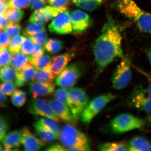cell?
<instances>
[{
  "mask_svg": "<svg viewBox=\"0 0 151 151\" xmlns=\"http://www.w3.org/2000/svg\"><path fill=\"white\" fill-rule=\"evenodd\" d=\"M80 66L77 63L67 65L55 78V84L59 87L69 89L74 86L82 75Z\"/></svg>",
  "mask_w": 151,
  "mask_h": 151,
  "instance_id": "9",
  "label": "cell"
},
{
  "mask_svg": "<svg viewBox=\"0 0 151 151\" xmlns=\"http://www.w3.org/2000/svg\"><path fill=\"white\" fill-rule=\"evenodd\" d=\"M127 145L129 151H151L150 142L141 136L133 137Z\"/></svg>",
  "mask_w": 151,
  "mask_h": 151,
  "instance_id": "21",
  "label": "cell"
},
{
  "mask_svg": "<svg viewBox=\"0 0 151 151\" xmlns=\"http://www.w3.org/2000/svg\"><path fill=\"white\" fill-rule=\"evenodd\" d=\"M114 5L121 14L134 22L141 31L151 33V14L141 8L134 0H116Z\"/></svg>",
  "mask_w": 151,
  "mask_h": 151,
  "instance_id": "2",
  "label": "cell"
},
{
  "mask_svg": "<svg viewBox=\"0 0 151 151\" xmlns=\"http://www.w3.org/2000/svg\"><path fill=\"white\" fill-rule=\"evenodd\" d=\"M54 93V98L55 99L69 107L67 89L59 87L55 90Z\"/></svg>",
  "mask_w": 151,
  "mask_h": 151,
  "instance_id": "35",
  "label": "cell"
},
{
  "mask_svg": "<svg viewBox=\"0 0 151 151\" xmlns=\"http://www.w3.org/2000/svg\"><path fill=\"white\" fill-rule=\"evenodd\" d=\"M93 52L97 65L96 76L102 73L115 59L124 56L120 30L109 15L94 43Z\"/></svg>",
  "mask_w": 151,
  "mask_h": 151,
  "instance_id": "1",
  "label": "cell"
},
{
  "mask_svg": "<svg viewBox=\"0 0 151 151\" xmlns=\"http://www.w3.org/2000/svg\"><path fill=\"white\" fill-rule=\"evenodd\" d=\"M48 101L53 112L60 120L68 123L75 121L70 109L67 106L54 97L49 99Z\"/></svg>",
  "mask_w": 151,
  "mask_h": 151,
  "instance_id": "16",
  "label": "cell"
},
{
  "mask_svg": "<svg viewBox=\"0 0 151 151\" xmlns=\"http://www.w3.org/2000/svg\"><path fill=\"white\" fill-rule=\"evenodd\" d=\"M50 4L53 7L67 11L70 6L69 0H48Z\"/></svg>",
  "mask_w": 151,
  "mask_h": 151,
  "instance_id": "41",
  "label": "cell"
},
{
  "mask_svg": "<svg viewBox=\"0 0 151 151\" xmlns=\"http://www.w3.org/2000/svg\"><path fill=\"white\" fill-rule=\"evenodd\" d=\"M17 71L9 65L0 67V81L2 82H14Z\"/></svg>",
  "mask_w": 151,
  "mask_h": 151,
  "instance_id": "25",
  "label": "cell"
},
{
  "mask_svg": "<svg viewBox=\"0 0 151 151\" xmlns=\"http://www.w3.org/2000/svg\"><path fill=\"white\" fill-rule=\"evenodd\" d=\"M9 4V8L24 9L29 6V0H10Z\"/></svg>",
  "mask_w": 151,
  "mask_h": 151,
  "instance_id": "42",
  "label": "cell"
},
{
  "mask_svg": "<svg viewBox=\"0 0 151 151\" xmlns=\"http://www.w3.org/2000/svg\"><path fill=\"white\" fill-rule=\"evenodd\" d=\"M122 58L112 77L113 87L118 90L127 86L132 78L131 57L129 55H124Z\"/></svg>",
  "mask_w": 151,
  "mask_h": 151,
  "instance_id": "7",
  "label": "cell"
},
{
  "mask_svg": "<svg viewBox=\"0 0 151 151\" xmlns=\"http://www.w3.org/2000/svg\"><path fill=\"white\" fill-rule=\"evenodd\" d=\"M48 1V0H47V1Z\"/></svg>",
  "mask_w": 151,
  "mask_h": 151,
  "instance_id": "56",
  "label": "cell"
},
{
  "mask_svg": "<svg viewBox=\"0 0 151 151\" xmlns=\"http://www.w3.org/2000/svg\"><path fill=\"white\" fill-rule=\"evenodd\" d=\"M22 145L24 150L28 151L40 150L45 146V143L34 134L29 128H22Z\"/></svg>",
  "mask_w": 151,
  "mask_h": 151,
  "instance_id": "13",
  "label": "cell"
},
{
  "mask_svg": "<svg viewBox=\"0 0 151 151\" xmlns=\"http://www.w3.org/2000/svg\"><path fill=\"white\" fill-rule=\"evenodd\" d=\"M37 69L29 62L20 71H17V75L14 83L17 87H22L35 81Z\"/></svg>",
  "mask_w": 151,
  "mask_h": 151,
  "instance_id": "17",
  "label": "cell"
},
{
  "mask_svg": "<svg viewBox=\"0 0 151 151\" xmlns=\"http://www.w3.org/2000/svg\"><path fill=\"white\" fill-rule=\"evenodd\" d=\"M11 38H13L20 35L22 31L21 26L17 23H9L8 25L4 29Z\"/></svg>",
  "mask_w": 151,
  "mask_h": 151,
  "instance_id": "36",
  "label": "cell"
},
{
  "mask_svg": "<svg viewBox=\"0 0 151 151\" xmlns=\"http://www.w3.org/2000/svg\"><path fill=\"white\" fill-rule=\"evenodd\" d=\"M22 129L8 132L1 141L5 150H10L20 146L22 145Z\"/></svg>",
  "mask_w": 151,
  "mask_h": 151,
  "instance_id": "18",
  "label": "cell"
},
{
  "mask_svg": "<svg viewBox=\"0 0 151 151\" xmlns=\"http://www.w3.org/2000/svg\"><path fill=\"white\" fill-rule=\"evenodd\" d=\"M11 40V37L6 32L0 29V50L8 48Z\"/></svg>",
  "mask_w": 151,
  "mask_h": 151,
  "instance_id": "43",
  "label": "cell"
},
{
  "mask_svg": "<svg viewBox=\"0 0 151 151\" xmlns=\"http://www.w3.org/2000/svg\"><path fill=\"white\" fill-rule=\"evenodd\" d=\"M9 127L8 120L4 116L0 115V142L8 133Z\"/></svg>",
  "mask_w": 151,
  "mask_h": 151,
  "instance_id": "39",
  "label": "cell"
},
{
  "mask_svg": "<svg viewBox=\"0 0 151 151\" xmlns=\"http://www.w3.org/2000/svg\"><path fill=\"white\" fill-rule=\"evenodd\" d=\"M46 151H64L66 150L65 147L61 144H54L51 145L45 149Z\"/></svg>",
  "mask_w": 151,
  "mask_h": 151,
  "instance_id": "47",
  "label": "cell"
},
{
  "mask_svg": "<svg viewBox=\"0 0 151 151\" xmlns=\"http://www.w3.org/2000/svg\"><path fill=\"white\" fill-rule=\"evenodd\" d=\"M48 28L51 32L58 35L71 33L73 29L69 12L67 10L60 13L53 19Z\"/></svg>",
  "mask_w": 151,
  "mask_h": 151,
  "instance_id": "11",
  "label": "cell"
},
{
  "mask_svg": "<svg viewBox=\"0 0 151 151\" xmlns=\"http://www.w3.org/2000/svg\"><path fill=\"white\" fill-rule=\"evenodd\" d=\"M27 110L34 116L52 119L58 122L60 120L54 114L48 101L40 98L30 100L27 105Z\"/></svg>",
  "mask_w": 151,
  "mask_h": 151,
  "instance_id": "10",
  "label": "cell"
},
{
  "mask_svg": "<svg viewBox=\"0 0 151 151\" xmlns=\"http://www.w3.org/2000/svg\"><path fill=\"white\" fill-rule=\"evenodd\" d=\"M8 99L0 88V107H5L7 106Z\"/></svg>",
  "mask_w": 151,
  "mask_h": 151,
  "instance_id": "48",
  "label": "cell"
},
{
  "mask_svg": "<svg viewBox=\"0 0 151 151\" xmlns=\"http://www.w3.org/2000/svg\"><path fill=\"white\" fill-rule=\"evenodd\" d=\"M32 58L22 52L21 51L12 54L11 65L17 72L20 71L29 63Z\"/></svg>",
  "mask_w": 151,
  "mask_h": 151,
  "instance_id": "22",
  "label": "cell"
},
{
  "mask_svg": "<svg viewBox=\"0 0 151 151\" xmlns=\"http://www.w3.org/2000/svg\"><path fill=\"white\" fill-rule=\"evenodd\" d=\"M106 0H82L74 4L76 6L88 11H93L99 8Z\"/></svg>",
  "mask_w": 151,
  "mask_h": 151,
  "instance_id": "27",
  "label": "cell"
},
{
  "mask_svg": "<svg viewBox=\"0 0 151 151\" xmlns=\"http://www.w3.org/2000/svg\"><path fill=\"white\" fill-rule=\"evenodd\" d=\"M8 1H10V0H8Z\"/></svg>",
  "mask_w": 151,
  "mask_h": 151,
  "instance_id": "55",
  "label": "cell"
},
{
  "mask_svg": "<svg viewBox=\"0 0 151 151\" xmlns=\"http://www.w3.org/2000/svg\"><path fill=\"white\" fill-rule=\"evenodd\" d=\"M10 99L15 107L20 108L23 106L27 101V94L23 90L17 89L11 96Z\"/></svg>",
  "mask_w": 151,
  "mask_h": 151,
  "instance_id": "28",
  "label": "cell"
},
{
  "mask_svg": "<svg viewBox=\"0 0 151 151\" xmlns=\"http://www.w3.org/2000/svg\"><path fill=\"white\" fill-rule=\"evenodd\" d=\"M73 29L76 33H81L86 31L90 22V17L83 11L75 10L70 14Z\"/></svg>",
  "mask_w": 151,
  "mask_h": 151,
  "instance_id": "15",
  "label": "cell"
},
{
  "mask_svg": "<svg viewBox=\"0 0 151 151\" xmlns=\"http://www.w3.org/2000/svg\"><path fill=\"white\" fill-rule=\"evenodd\" d=\"M23 31L25 36L29 37L31 36L40 32H45L46 27L44 24L37 23H29Z\"/></svg>",
  "mask_w": 151,
  "mask_h": 151,
  "instance_id": "32",
  "label": "cell"
},
{
  "mask_svg": "<svg viewBox=\"0 0 151 151\" xmlns=\"http://www.w3.org/2000/svg\"><path fill=\"white\" fill-rule=\"evenodd\" d=\"M28 90L32 97L35 99L54 93L55 85L53 83H42L34 81L28 83Z\"/></svg>",
  "mask_w": 151,
  "mask_h": 151,
  "instance_id": "14",
  "label": "cell"
},
{
  "mask_svg": "<svg viewBox=\"0 0 151 151\" xmlns=\"http://www.w3.org/2000/svg\"><path fill=\"white\" fill-rule=\"evenodd\" d=\"M147 121H148L151 124V114L148 115L146 117Z\"/></svg>",
  "mask_w": 151,
  "mask_h": 151,
  "instance_id": "52",
  "label": "cell"
},
{
  "mask_svg": "<svg viewBox=\"0 0 151 151\" xmlns=\"http://www.w3.org/2000/svg\"><path fill=\"white\" fill-rule=\"evenodd\" d=\"M37 122L47 129L51 131L58 134L60 130L58 122L52 119L47 118H41L39 119Z\"/></svg>",
  "mask_w": 151,
  "mask_h": 151,
  "instance_id": "31",
  "label": "cell"
},
{
  "mask_svg": "<svg viewBox=\"0 0 151 151\" xmlns=\"http://www.w3.org/2000/svg\"><path fill=\"white\" fill-rule=\"evenodd\" d=\"M139 71L141 72V73H142L143 75H144L145 76L147 77V78L148 79V80L150 81V82H149V84L148 85V87L147 88L148 89L149 91L150 92V93L151 94V75H149L148 74H147L146 73L144 72L143 71H141L140 70H139Z\"/></svg>",
  "mask_w": 151,
  "mask_h": 151,
  "instance_id": "50",
  "label": "cell"
},
{
  "mask_svg": "<svg viewBox=\"0 0 151 151\" xmlns=\"http://www.w3.org/2000/svg\"><path fill=\"white\" fill-rule=\"evenodd\" d=\"M68 96L69 107L76 121L89 103V96L83 88L74 86L68 89Z\"/></svg>",
  "mask_w": 151,
  "mask_h": 151,
  "instance_id": "6",
  "label": "cell"
},
{
  "mask_svg": "<svg viewBox=\"0 0 151 151\" xmlns=\"http://www.w3.org/2000/svg\"><path fill=\"white\" fill-rule=\"evenodd\" d=\"M12 54L8 48L0 50V67L11 65Z\"/></svg>",
  "mask_w": 151,
  "mask_h": 151,
  "instance_id": "34",
  "label": "cell"
},
{
  "mask_svg": "<svg viewBox=\"0 0 151 151\" xmlns=\"http://www.w3.org/2000/svg\"><path fill=\"white\" fill-rule=\"evenodd\" d=\"M116 98L115 94L107 93L98 96L90 101L81 114V121L84 124H89L109 104Z\"/></svg>",
  "mask_w": 151,
  "mask_h": 151,
  "instance_id": "5",
  "label": "cell"
},
{
  "mask_svg": "<svg viewBox=\"0 0 151 151\" xmlns=\"http://www.w3.org/2000/svg\"><path fill=\"white\" fill-rule=\"evenodd\" d=\"M147 55L151 65V48L147 52Z\"/></svg>",
  "mask_w": 151,
  "mask_h": 151,
  "instance_id": "51",
  "label": "cell"
},
{
  "mask_svg": "<svg viewBox=\"0 0 151 151\" xmlns=\"http://www.w3.org/2000/svg\"><path fill=\"white\" fill-rule=\"evenodd\" d=\"M35 44L29 37H25L22 42L20 50L27 55L30 56L35 48Z\"/></svg>",
  "mask_w": 151,
  "mask_h": 151,
  "instance_id": "37",
  "label": "cell"
},
{
  "mask_svg": "<svg viewBox=\"0 0 151 151\" xmlns=\"http://www.w3.org/2000/svg\"><path fill=\"white\" fill-rule=\"evenodd\" d=\"M64 46L63 42L59 40L55 39L47 40L44 45L45 50L52 54L59 52L63 49Z\"/></svg>",
  "mask_w": 151,
  "mask_h": 151,
  "instance_id": "26",
  "label": "cell"
},
{
  "mask_svg": "<svg viewBox=\"0 0 151 151\" xmlns=\"http://www.w3.org/2000/svg\"><path fill=\"white\" fill-rule=\"evenodd\" d=\"M73 56L70 53L67 52L52 58L50 64L51 69L55 78L67 65L72 59Z\"/></svg>",
  "mask_w": 151,
  "mask_h": 151,
  "instance_id": "19",
  "label": "cell"
},
{
  "mask_svg": "<svg viewBox=\"0 0 151 151\" xmlns=\"http://www.w3.org/2000/svg\"><path fill=\"white\" fill-rule=\"evenodd\" d=\"M55 78L51 69L50 64L44 69L37 70L35 81L42 83H53Z\"/></svg>",
  "mask_w": 151,
  "mask_h": 151,
  "instance_id": "23",
  "label": "cell"
},
{
  "mask_svg": "<svg viewBox=\"0 0 151 151\" xmlns=\"http://www.w3.org/2000/svg\"><path fill=\"white\" fill-rule=\"evenodd\" d=\"M144 125V121L141 119L129 113H124L113 119L109 124V127L112 133L122 134L142 129Z\"/></svg>",
  "mask_w": 151,
  "mask_h": 151,
  "instance_id": "4",
  "label": "cell"
},
{
  "mask_svg": "<svg viewBox=\"0 0 151 151\" xmlns=\"http://www.w3.org/2000/svg\"><path fill=\"white\" fill-rule=\"evenodd\" d=\"M47 0H29V6L34 11L39 10L46 6Z\"/></svg>",
  "mask_w": 151,
  "mask_h": 151,
  "instance_id": "44",
  "label": "cell"
},
{
  "mask_svg": "<svg viewBox=\"0 0 151 151\" xmlns=\"http://www.w3.org/2000/svg\"><path fill=\"white\" fill-rule=\"evenodd\" d=\"M101 151H128L127 143L124 142H106L101 143L98 146Z\"/></svg>",
  "mask_w": 151,
  "mask_h": 151,
  "instance_id": "24",
  "label": "cell"
},
{
  "mask_svg": "<svg viewBox=\"0 0 151 151\" xmlns=\"http://www.w3.org/2000/svg\"><path fill=\"white\" fill-rule=\"evenodd\" d=\"M36 134L45 143H51L58 139V134L47 129L37 121L34 124Z\"/></svg>",
  "mask_w": 151,
  "mask_h": 151,
  "instance_id": "20",
  "label": "cell"
},
{
  "mask_svg": "<svg viewBox=\"0 0 151 151\" xmlns=\"http://www.w3.org/2000/svg\"><path fill=\"white\" fill-rule=\"evenodd\" d=\"M25 37L19 35L12 38L9 46V50L12 54L20 51L22 43Z\"/></svg>",
  "mask_w": 151,
  "mask_h": 151,
  "instance_id": "33",
  "label": "cell"
},
{
  "mask_svg": "<svg viewBox=\"0 0 151 151\" xmlns=\"http://www.w3.org/2000/svg\"><path fill=\"white\" fill-rule=\"evenodd\" d=\"M65 11L52 6H46L44 8L35 11L30 16L28 22L29 23L44 24L55 17L60 13Z\"/></svg>",
  "mask_w": 151,
  "mask_h": 151,
  "instance_id": "12",
  "label": "cell"
},
{
  "mask_svg": "<svg viewBox=\"0 0 151 151\" xmlns=\"http://www.w3.org/2000/svg\"><path fill=\"white\" fill-rule=\"evenodd\" d=\"M9 23H17L24 16V11L16 8H9L4 14Z\"/></svg>",
  "mask_w": 151,
  "mask_h": 151,
  "instance_id": "29",
  "label": "cell"
},
{
  "mask_svg": "<svg viewBox=\"0 0 151 151\" xmlns=\"http://www.w3.org/2000/svg\"><path fill=\"white\" fill-rule=\"evenodd\" d=\"M129 106L151 113V94L142 85L135 87L127 99Z\"/></svg>",
  "mask_w": 151,
  "mask_h": 151,
  "instance_id": "8",
  "label": "cell"
},
{
  "mask_svg": "<svg viewBox=\"0 0 151 151\" xmlns=\"http://www.w3.org/2000/svg\"><path fill=\"white\" fill-rule=\"evenodd\" d=\"M8 0H0V13L4 14L9 8Z\"/></svg>",
  "mask_w": 151,
  "mask_h": 151,
  "instance_id": "46",
  "label": "cell"
},
{
  "mask_svg": "<svg viewBox=\"0 0 151 151\" xmlns=\"http://www.w3.org/2000/svg\"><path fill=\"white\" fill-rule=\"evenodd\" d=\"M9 23L4 14L0 13V29H4Z\"/></svg>",
  "mask_w": 151,
  "mask_h": 151,
  "instance_id": "49",
  "label": "cell"
},
{
  "mask_svg": "<svg viewBox=\"0 0 151 151\" xmlns=\"http://www.w3.org/2000/svg\"><path fill=\"white\" fill-rule=\"evenodd\" d=\"M71 1H72L73 4H75L79 2V1H82V0H71Z\"/></svg>",
  "mask_w": 151,
  "mask_h": 151,
  "instance_id": "53",
  "label": "cell"
},
{
  "mask_svg": "<svg viewBox=\"0 0 151 151\" xmlns=\"http://www.w3.org/2000/svg\"><path fill=\"white\" fill-rule=\"evenodd\" d=\"M58 139L68 151H89L90 141L88 137L75 126L65 124L58 133Z\"/></svg>",
  "mask_w": 151,
  "mask_h": 151,
  "instance_id": "3",
  "label": "cell"
},
{
  "mask_svg": "<svg viewBox=\"0 0 151 151\" xmlns=\"http://www.w3.org/2000/svg\"><path fill=\"white\" fill-rule=\"evenodd\" d=\"M16 84L14 82H2L0 84V88L6 96H11L17 90Z\"/></svg>",
  "mask_w": 151,
  "mask_h": 151,
  "instance_id": "38",
  "label": "cell"
},
{
  "mask_svg": "<svg viewBox=\"0 0 151 151\" xmlns=\"http://www.w3.org/2000/svg\"><path fill=\"white\" fill-rule=\"evenodd\" d=\"M45 50L42 45L35 44V48L30 56L32 58L39 57L44 55Z\"/></svg>",
  "mask_w": 151,
  "mask_h": 151,
  "instance_id": "45",
  "label": "cell"
},
{
  "mask_svg": "<svg viewBox=\"0 0 151 151\" xmlns=\"http://www.w3.org/2000/svg\"><path fill=\"white\" fill-rule=\"evenodd\" d=\"M29 38L35 43L40 45H44L47 40V36L45 32H40L32 35Z\"/></svg>",
  "mask_w": 151,
  "mask_h": 151,
  "instance_id": "40",
  "label": "cell"
},
{
  "mask_svg": "<svg viewBox=\"0 0 151 151\" xmlns=\"http://www.w3.org/2000/svg\"><path fill=\"white\" fill-rule=\"evenodd\" d=\"M3 147H2L1 145H0V150H3Z\"/></svg>",
  "mask_w": 151,
  "mask_h": 151,
  "instance_id": "54",
  "label": "cell"
},
{
  "mask_svg": "<svg viewBox=\"0 0 151 151\" xmlns=\"http://www.w3.org/2000/svg\"><path fill=\"white\" fill-rule=\"evenodd\" d=\"M52 56L48 55H43L37 58H32L30 61L37 70L42 69L50 65Z\"/></svg>",
  "mask_w": 151,
  "mask_h": 151,
  "instance_id": "30",
  "label": "cell"
}]
</instances>
